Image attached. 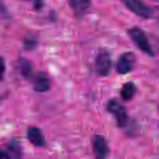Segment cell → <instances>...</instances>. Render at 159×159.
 Segmentation results:
<instances>
[{"label": "cell", "instance_id": "obj_4", "mask_svg": "<svg viewBox=\"0 0 159 159\" xmlns=\"http://www.w3.org/2000/svg\"><path fill=\"white\" fill-rule=\"evenodd\" d=\"M123 2L129 10L144 20H149L153 16V9L144 2L138 0H126Z\"/></svg>", "mask_w": 159, "mask_h": 159}, {"label": "cell", "instance_id": "obj_16", "mask_svg": "<svg viewBox=\"0 0 159 159\" xmlns=\"http://www.w3.org/2000/svg\"><path fill=\"white\" fill-rule=\"evenodd\" d=\"M5 69H6V66H5V61L3 57H1V80L3 79V75H4Z\"/></svg>", "mask_w": 159, "mask_h": 159}, {"label": "cell", "instance_id": "obj_2", "mask_svg": "<svg viewBox=\"0 0 159 159\" xmlns=\"http://www.w3.org/2000/svg\"><path fill=\"white\" fill-rule=\"evenodd\" d=\"M107 110L115 117L116 124L120 128H124L129 121L126 108L116 99H111L107 104Z\"/></svg>", "mask_w": 159, "mask_h": 159}, {"label": "cell", "instance_id": "obj_3", "mask_svg": "<svg viewBox=\"0 0 159 159\" xmlns=\"http://www.w3.org/2000/svg\"><path fill=\"white\" fill-rule=\"evenodd\" d=\"M112 68V59L110 53L107 49H100L95 59V70L101 77L107 76Z\"/></svg>", "mask_w": 159, "mask_h": 159}, {"label": "cell", "instance_id": "obj_7", "mask_svg": "<svg viewBox=\"0 0 159 159\" xmlns=\"http://www.w3.org/2000/svg\"><path fill=\"white\" fill-rule=\"evenodd\" d=\"M33 89L37 93H45L51 89V82L47 73L40 71L33 77Z\"/></svg>", "mask_w": 159, "mask_h": 159}, {"label": "cell", "instance_id": "obj_9", "mask_svg": "<svg viewBox=\"0 0 159 159\" xmlns=\"http://www.w3.org/2000/svg\"><path fill=\"white\" fill-rule=\"evenodd\" d=\"M70 7L72 9L76 18H82L91 6V2L88 0H71L68 2Z\"/></svg>", "mask_w": 159, "mask_h": 159}, {"label": "cell", "instance_id": "obj_13", "mask_svg": "<svg viewBox=\"0 0 159 159\" xmlns=\"http://www.w3.org/2000/svg\"><path fill=\"white\" fill-rule=\"evenodd\" d=\"M37 37L34 34H29L23 37V46L26 51H31L34 49L37 44Z\"/></svg>", "mask_w": 159, "mask_h": 159}, {"label": "cell", "instance_id": "obj_14", "mask_svg": "<svg viewBox=\"0 0 159 159\" xmlns=\"http://www.w3.org/2000/svg\"><path fill=\"white\" fill-rule=\"evenodd\" d=\"M43 5H44L43 2H42V1H35V2H34L33 6H34V9H35V10L40 11V10H41L42 9H43Z\"/></svg>", "mask_w": 159, "mask_h": 159}, {"label": "cell", "instance_id": "obj_17", "mask_svg": "<svg viewBox=\"0 0 159 159\" xmlns=\"http://www.w3.org/2000/svg\"><path fill=\"white\" fill-rule=\"evenodd\" d=\"M49 18H50V20H52V21H54V20H55V19H56V13L54 12H50V14H49Z\"/></svg>", "mask_w": 159, "mask_h": 159}, {"label": "cell", "instance_id": "obj_10", "mask_svg": "<svg viewBox=\"0 0 159 159\" xmlns=\"http://www.w3.org/2000/svg\"><path fill=\"white\" fill-rule=\"evenodd\" d=\"M17 68L20 75L24 79H30L33 74L32 64L25 57H20L17 61Z\"/></svg>", "mask_w": 159, "mask_h": 159}, {"label": "cell", "instance_id": "obj_15", "mask_svg": "<svg viewBox=\"0 0 159 159\" xmlns=\"http://www.w3.org/2000/svg\"><path fill=\"white\" fill-rule=\"evenodd\" d=\"M0 159H11L10 155L6 151L2 149L0 152Z\"/></svg>", "mask_w": 159, "mask_h": 159}, {"label": "cell", "instance_id": "obj_1", "mask_svg": "<svg viewBox=\"0 0 159 159\" xmlns=\"http://www.w3.org/2000/svg\"><path fill=\"white\" fill-rule=\"evenodd\" d=\"M127 34L133 40L134 43L142 52L151 57L155 56V51L151 45L150 40L148 37L147 34L141 28H140L139 26H134L127 30Z\"/></svg>", "mask_w": 159, "mask_h": 159}, {"label": "cell", "instance_id": "obj_11", "mask_svg": "<svg viewBox=\"0 0 159 159\" xmlns=\"http://www.w3.org/2000/svg\"><path fill=\"white\" fill-rule=\"evenodd\" d=\"M137 91V86L132 81H129L122 85L120 92L121 99L124 101L131 100Z\"/></svg>", "mask_w": 159, "mask_h": 159}, {"label": "cell", "instance_id": "obj_6", "mask_svg": "<svg viewBox=\"0 0 159 159\" xmlns=\"http://www.w3.org/2000/svg\"><path fill=\"white\" fill-rule=\"evenodd\" d=\"M93 151L96 159H107L109 154V147L103 136L98 134L93 137Z\"/></svg>", "mask_w": 159, "mask_h": 159}, {"label": "cell", "instance_id": "obj_12", "mask_svg": "<svg viewBox=\"0 0 159 159\" xmlns=\"http://www.w3.org/2000/svg\"><path fill=\"white\" fill-rule=\"evenodd\" d=\"M7 148L11 155H12L16 158H19L20 156V155H21L20 143L16 138H12L9 141V143H8Z\"/></svg>", "mask_w": 159, "mask_h": 159}, {"label": "cell", "instance_id": "obj_5", "mask_svg": "<svg viewBox=\"0 0 159 159\" xmlns=\"http://www.w3.org/2000/svg\"><path fill=\"white\" fill-rule=\"evenodd\" d=\"M136 63L135 54L131 51H126L120 54L116 64V72L117 74L127 75L133 71Z\"/></svg>", "mask_w": 159, "mask_h": 159}, {"label": "cell", "instance_id": "obj_8", "mask_svg": "<svg viewBox=\"0 0 159 159\" xmlns=\"http://www.w3.org/2000/svg\"><path fill=\"white\" fill-rule=\"evenodd\" d=\"M26 138L30 144L36 147H43L46 143L41 130L37 127H30L27 129Z\"/></svg>", "mask_w": 159, "mask_h": 159}]
</instances>
